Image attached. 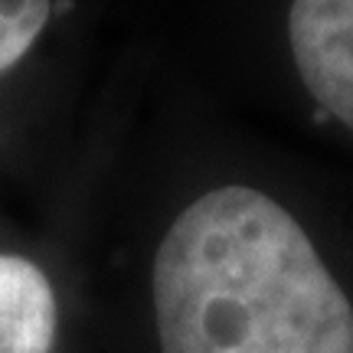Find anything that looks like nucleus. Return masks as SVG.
Listing matches in <instances>:
<instances>
[{"instance_id": "1", "label": "nucleus", "mask_w": 353, "mask_h": 353, "mask_svg": "<svg viewBox=\"0 0 353 353\" xmlns=\"http://www.w3.org/2000/svg\"><path fill=\"white\" fill-rule=\"evenodd\" d=\"M164 353H353V307L304 229L252 187L187 206L154 259Z\"/></svg>"}, {"instance_id": "2", "label": "nucleus", "mask_w": 353, "mask_h": 353, "mask_svg": "<svg viewBox=\"0 0 353 353\" xmlns=\"http://www.w3.org/2000/svg\"><path fill=\"white\" fill-rule=\"evenodd\" d=\"M288 37L307 92L353 131V0H294Z\"/></svg>"}, {"instance_id": "3", "label": "nucleus", "mask_w": 353, "mask_h": 353, "mask_svg": "<svg viewBox=\"0 0 353 353\" xmlns=\"http://www.w3.org/2000/svg\"><path fill=\"white\" fill-rule=\"evenodd\" d=\"M56 294L50 278L20 255H0V353H50Z\"/></svg>"}, {"instance_id": "4", "label": "nucleus", "mask_w": 353, "mask_h": 353, "mask_svg": "<svg viewBox=\"0 0 353 353\" xmlns=\"http://www.w3.org/2000/svg\"><path fill=\"white\" fill-rule=\"evenodd\" d=\"M52 13V0H0V76L23 59Z\"/></svg>"}]
</instances>
